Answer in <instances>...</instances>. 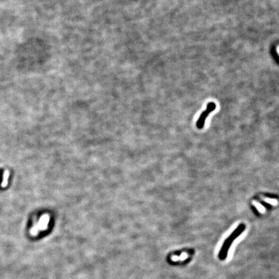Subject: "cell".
<instances>
[{
    "label": "cell",
    "mask_w": 279,
    "mask_h": 279,
    "mask_svg": "<svg viewBox=\"0 0 279 279\" xmlns=\"http://www.w3.org/2000/svg\"><path fill=\"white\" fill-rule=\"evenodd\" d=\"M245 230H246V225L244 223H240L235 229V231L229 236V237L226 238V240L221 247L219 253H218V258L220 260H226L228 255L229 250H230L233 242L244 232Z\"/></svg>",
    "instance_id": "6da1fadb"
},
{
    "label": "cell",
    "mask_w": 279,
    "mask_h": 279,
    "mask_svg": "<svg viewBox=\"0 0 279 279\" xmlns=\"http://www.w3.org/2000/svg\"><path fill=\"white\" fill-rule=\"evenodd\" d=\"M215 109H216V105L215 103H213V102H209V103L207 104L206 110L202 113L200 116L198 121H197L196 122L197 128L199 129H202L204 127L205 120H206L207 116L209 115V114L211 112L213 111Z\"/></svg>",
    "instance_id": "7a4b0ae2"
},
{
    "label": "cell",
    "mask_w": 279,
    "mask_h": 279,
    "mask_svg": "<svg viewBox=\"0 0 279 279\" xmlns=\"http://www.w3.org/2000/svg\"><path fill=\"white\" fill-rule=\"evenodd\" d=\"M9 173L8 171H5L3 174V182L1 184L2 188H5L7 186L8 184V178H9Z\"/></svg>",
    "instance_id": "3957f363"
}]
</instances>
